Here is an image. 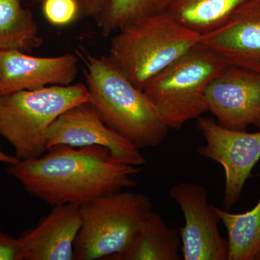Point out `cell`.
Returning a JSON list of instances; mask_svg holds the SVG:
<instances>
[{"instance_id": "cell-22", "label": "cell", "mask_w": 260, "mask_h": 260, "mask_svg": "<svg viewBox=\"0 0 260 260\" xmlns=\"http://www.w3.org/2000/svg\"><path fill=\"white\" fill-rule=\"evenodd\" d=\"M19 160H20L15 155H10L5 153L2 150L1 145H0V164H6V165L9 166L18 162Z\"/></svg>"}, {"instance_id": "cell-4", "label": "cell", "mask_w": 260, "mask_h": 260, "mask_svg": "<svg viewBox=\"0 0 260 260\" xmlns=\"http://www.w3.org/2000/svg\"><path fill=\"white\" fill-rule=\"evenodd\" d=\"M84 83L51 85L0 95V135L20 160L42 156L47 150V132L70 108L88 102Z\"/></svg>"}, {"instance_id": "cell-11", "label": "cell", "mask_w": 260, "mask_h": 260, "mask_svg": "<svg viewBox=\"0 0 260 260\" xmlns=\"http://www.w3.org/2000/svg\"><path fill=\"white\" fill-rule=\"evenodd\" d=\"M200 44L228 66L260 73V0H247L218 28L201 36Z\"/></svg>"}, {"instance_id": "cell-2", "label": "cell", "mask_w": 260, "mask_h": 260, "mask_svg": "<svg viewBox=\"0 0 260 260\" xmlns=\"http://www.w3.org/2000/svg\"><path fill=\"white\" fill-rule=\"evenodd\" d=\"M80 54L85 65L88 102L104 123L139 150L161 144L169 128L145 92L133 85L109 56Z\"/></svg>"}, {"instance_id": "cell-14", "label": "cell", "mask_w": 260, "mask_h": 260, "mask_svg": "<svg viewBox=\"0 0 260 260\" xmlns=\"http://www.w3.org/2000/svg\"><path fill=\"white\" fill-rule=\"evenodd\" d=\"M180 244L179 230L152 210L129 247L109 260H181Z\"/></svg>"}, {"instance_id": "cell-3", "label": "cell", "mask_w": 260, "mask_h": 260, "mask_svg": "<svg viewBox=\"0 0 260 260\" xmlns=\"http://www.w3.org/2000/svg\"><path fill=\"white\" fill-rule=\"evenodd\" d=\"M200 40V34L166 12L119 30L112 38L108 56L133 85L143 90L154 77Z\"/></svg>"}, {"instance_id": "cell-13", "label": "cell", "mask_w": 260, "mask_h": 260, "mask_svg": "<svg viewBox=\"0 0 260 260\" xmlns=\"http://www.w3.org/2000/svg\"><path fill=\"white\" fill-rule=\"evenodd\" d=\"M83 223L81 206L56 205L37 226L18 237L23 260H74V246Z\"/></svg>"}, {"instance_id": "cell-1", "label": "cell", "mask_w": 260, "mask_h": 260, "mask_svg": "<svg viewBox=\"0 0 260 260\" xmlns=\"http://www.w3.org/2000/svg\"><path fill=\"white\" fill-rule=\"evenodd\" d=\"M140 171L116 160L99 145H55L39 158L19 160L7 168L27 192L53 207L82 206L99 197L134 188L133 176Z\"/></svg>"}, {"instance_id": "cell-24", "label": "cell", "mask_w": 260, "mask_h": 260, "mask_svg": "<svg viewBox=\"0 0 260 260\" xmlns=\"http://www.w3.org/2000/svg\"><path fill=\"white\" fill-rule=\"evenodd\" d=\"M259 177H260V172H259Z\"/></svg>"}, {"instance_id": "cell-15", "label": "cell", "mask_w": 260, "mask_h": 260, "mask_svg": "<svg viewBox=\"0 0 260 260\" xmlns=\"http://www.w3.org/2000/svg\"><path fill=\"white\" fill-rule=\"evenodd\" d=\"M247 0H169L167 13L200 35L218 28Z\"/></svg>"}, {"instance_id": "cell-20", "label": "cell", "mask_w": 260, "mask_h": 260, "mask_svg": "<svg viewBox=\"0 0 260 260\" xmlns=\"http://www.w3.org/2000/svg\"><path fill=\"white\" fill-rule=\"evenodd\" d=\"M0 260H23L18 238H14L0 229Z\"/></svg>"}, {"instance_id": "cell-10", "label": "cell", "mask_w": 260, "mask_h": 260, "mask_svg": "<svg viewBox=\"0 0 260 260\" xmlns=\"http://www.w3.org/2000/svg\"><path fill=\"white\" fill-rule=\"evenodd\" d=\"M205 99L208 112L220 125L237 130L260 128V73L227 66L210 83Z\"/></svg>"}, {"instance_id": "cell-16", "label": "cell", "mask_w": 260, "mask_h": 260, "mask_svg": "<svg viewBox=\"0 0 260 260\" xmlns=\"http://www.w3.org/2000/svg\"><path fill=\"white\" fill-rule=\"evenodd\" d=\"M42 44L37 22L21 0H0V51L28 53Z\"/></svg>"}, {"instance_id": "cell-8", "label": "cell", "mask_w": 260, "mask_h": 260, "mask_svg": "<svg viewBox=\"0 0 260 260\" xmlns=\"http://www.w3.org/2000/svg\"><path fill=\"white\" fill-rule=\"evenodd\" d=\"M184 215V225L179 228L183 259L229 260V242L219 231L220 217L208 203L204 186L182 181L169 190Z\"/></svg>"}, {"instance_id": "cell-6", "label": "cell", "mask_w": 260, "mask_h": 260, "mask_svg": "<svg viewBox=\"0 0 260 260\" xmlns=\"http://www.w3.org/2000/svg\"><path fill=\"white\" fill-rule=\"evenodd\" d=\"M81 209L74 260H109L129 247L153 205L142 193L119 191L91 200Z\"/></svg>"}, {"instance_id": "cell-12", "label": "cell", "mask_w": 260, "mask_h": 260, "mask_svg": "<svg viewBox=\"0 0 260 260\" xmlns=\"http://www.w3.org/2000/svg\"><path fill=\"white\" fill-rule=\"evenodd\" d=\"M27 54L0 51V95L51 85H70L76 79L78 59L74 54L39 57Z\"/></svg>"}, {"instance_id": "cell-18", "label": "cell", "mask_w": 260, "mask_h": 260, "mask_svg": "<svg viewBox=\"0 0 260 260\" xmlns=\"http://www.w3.org/2000/svg\"><path fill=\"white\" fill-rule=\"evenodd\" d=\"M169 0H108L95 19L104 37L143 19L166 13Z\"/></svg>"}, {"instance_id": "cell-21", "label": "cell", "mask_w": 260, "mask_h": 260, "mask_svg": "<svg viewBox=\"0 0 260 260\" xmlns=\"http://www.w3.org/2000/svg\"><path fill=\"white\" fill-rule=\"evenodd\" d=\"M108 0H78L80 8V18L96 19L102 13Z\"/></svg>"}, {"instance_id": "cell-19", "label": "cell", "mask_w": 260, "mask_h": 260, "mask_svg": "<svg viewBox=\"0 0 260 260\" xmlns=\"http://www.w3.org/2000/svg\"><path fill=\"white\" fill-rule=\"evenodd\" d=\"M42 10L47 21L56 26L70 25L79 19L78 0H44Z\"/></svg>"}, {"instance_id": "cell-9", "label": "cell", "mask_w": 260, "mask_h": 260, "mask_svg": "<svg viewBox=\"0 0 260 260\" xmlns=\"http://www.w3.org/2000/svg\"><path fill=\"white\" fill-rule=\"evenodd\" d=\"M59 145L75 148L99 145L128 165L139 167L146 162L139 149L111 129L88 101L70 108L51 123L47 132V149Z\"/></svg>"}, {"instance_id": "cell-7", "label": "cell", "mask_w": 260, "mask_h": 260, "mask_svg": "<svg viewBox=\"0 0 260 260\" xmlns=\"http://www.w3.org/2000/svg\"><path fill=\"white\" fill-rule=\"evenodd\" d=\"M198 119V129L205 140L198 153L223 167V205L225 210L231 209L240 199L246 181L260 160V131L246 133L225 127L208 118Z\"/></svg>"}, {"instance_id": "cell-17", "label": "cell", "mask_w": 260, "mask_h": 260, "mask_svg": "<svg viewBox=\"0 0 260 260\" xmlns=\"http://www.w3.org/2000/svg\"><path fill=\"white\" fill-rule=\"evenodd\" d=\"M213 208L226 229L229 260H254L260 251V198L255 206L245 213Z\"/></svg>"}, {"instance_id": "cell-23", "label": "cell", "mask_w": 260, "mask_h": 260, "mask_svg": "<svg viewBox=\"0 0 260 260\" xmlns=\"http://www.w3.org/2000/svg\"><path fill=\"white\" fill-rule=\"evenodd\" d=\"M254 260H260V251L258 252V254H256L255 256V259Z\"/></svg>"}, {"instance_id": "cell-5", "label": "cell", "mask_w": 260, "mask_h": 260, "mask_svg": "<svg viewBox=\"0 0 260 260\" xmlns=\"http://www.w3.org/2000/svg\"><path fill=\"white\" fill-rule=\"evenodd\" d=\"M227 66L200 42L154 77L143 91L169 129L179 130L208 112L207 89Z\"/></svg>"}]
</instances>
